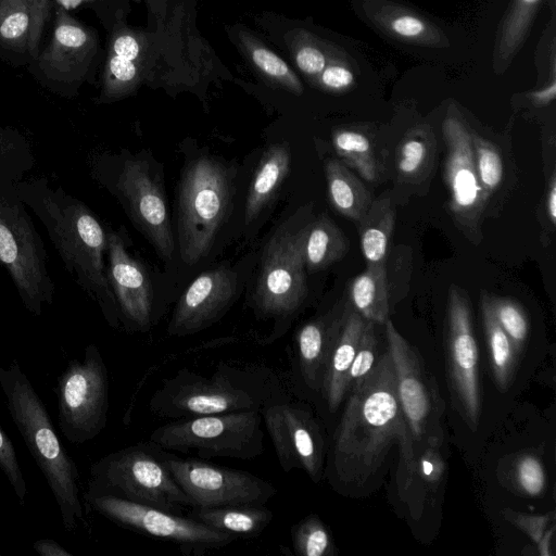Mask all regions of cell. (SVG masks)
Segmentation results:
<instances>
[{
	"instance_id": "6da1fadb",
	"label": "cell",
	"mask_w": 556,
	"mask_h": 556,
	"mask_svg": "<svg viewBox=\"0 0 556 556\" xmlns=\"http://www.w3.org/2000/svg\"><path fill=\"white\" fill-rule=\"evenodd\" d=\"M348 394L333 437L329 475L337 486H363L378 472L393 444L400 456L413 453L388 349Z\"/></svg>"
},
{
	"instance_id": "7a4b0ae2",
	"label": "cell",
	"mask_w": 556,
	"mask_h": 556,
	"mask_svg": "<svg viewBox=\"0 0 556 556\" xmlns=\"http://www.w3.org/2000/svg\"><path fill=\"white\" fill-rule=\"evenodd\" d=\"M15 188L46 227L68 274L97 302L109 325L118 328V309L104 266L106 231L96 215L61 187L51 188L45 178H24Z\"/></svg>"
},
{
	"instance_id": "3957f363",
	"label": "cell",
	"mask_w": 556,
	"mask_h": 556,
	"mask_svg": "<svg viewBox=\"0 0 556 556\" xmlns=\"http://www.w3.org/2000/svg\"><path fill=\"white\" fill-rule=\"evenodd\" d=\"M283 393L280 381L267 368L220 363L204 376L187 368L162 381L149 402L150 410L164 419L261 410L269 399Z\"/></svg>"
},
{
	"instance_id": "277c9868",
	"label": "cell",
	"mask_w": 556,
	"mask_h": 556,
	"mask_svg": "<svg viewBox=\"0 0 556 556\" xmlns=\"http://www.w3.org/2000/svg\"><path fill=\"white\" fill-rule=\"evenodd\" d=\"M0 388L25 445L54 496L64 529L84 521L79 472L59 439L47 408L17 362L0 366Z\"/></svg>"
},
{
	"instance_id": "5b68a950",
	"label": "cell",
	"mask_w": 556,
	"mask_h": 556,
	"mask_svg": "<svg viewBox=\"0 0 556 556\" xmlns=\"http://www.w3.org/2000/svg\"><path fill=\"white\" fill-rule=\"evenodd\" d=\"M152 441L112 452L90 467L89 494H104L182 515L193 507Z\"/></svg>"
},
{
	"instance_id": "8992f818",
	"label": "cell",
	"mask_w": 556,
	"mask_h": 556,
	"mask_svg": "<svg viewBox=\"0 0 556 556\" xmlns=\"http://www.w3.org/2000/svg\"><path fill=\"white\" fill-rule=\"evenodd\" d=\"M0 263L9 273L25 308L40 316L54 299L45 243L15 184L0 181Z\"/></svg>"
},
{
	"instance_id": "52a82bcc",
	"label": "cell",
	"mask_w": 556,
	"mask_h": 556,
	"mask_svg": "<svg viewBox=\"0 0 556 556\" xmlns=\"http://www.w3.org/2000/svg\"><path fill=\"white\" fill-rule=\"evenodd\" d=\"M227 169L212 157L194 160L184 172L178 197V236L182 261L198 263L210 251L229 214L232 191Z\"/></svg>"
},
{
	"instance_id": "ba28073f",
	"label": "cell",
	"mask_w": 556,
	"mask_h": 556,
	"mask_svg": "<svg viewBox=\"0 0 556 556\" xmlns=\"http://www.w3.org/2000/svg\"><path fill=\"white\" fill-rule=\"evenodd\" d=\"M260 410L197 416L168 421L149 440L168 452H193L199 458L253 459L263 454L264 431Z\"/></svg>"
},
{
	"instance_id": "9c48e42d",
	"label": "cell",
	"mask_w": 556,
	"mask_h": 556,
	"mask_svg": "<svg viewBox=\"0 0 556 556\" xmlns=\"http://www.w3.org/2000/svg\"><path fill=\"white\" fill-rule=\"evenodd\" d=\"M54 392L59 428L70 443L84 444L101 433L108 421L109 377L94 344L85 348L81 362H68Z\"/></svg>"
},
{
	"instance_id": "30bf717a",
	"label": "cell",
	"mask_w": 556,
	"mask_h": 556,
	"mask_svg": "<svg viewBox=\"0 0 556 556\" xmlns=\"http://www.w3.org/2000/svg\"><path fill=\"white\" fill-rule=\"evenodd\" d=\"M308 227L282 226L264 248L253 301L256 312L266 318L287 319L305 301L304 243Z\"/></svg>"
},
{
	"instance_id": "8fae6325",
	"label": "cell",
	"mask_w": 556,
	"mask_h": 556,
	"mask_svg": "<svg viewBox=\"0 0 556 556\" xmlns=\"http://www.w3.org/2000/svg\"><path fill=\"white\" fill-rule=\"evenodd\" d=\"M383 326L395 370L397 399L413 446L444 439V402L435 379L390 318Z\"/></svg>"
},
{
	"instance_id": "7c38bea8",
	"label": "cell",
	"mask_w": 556,
	"mask_h": 556,
	"mask_svg": "<svg viewBox=\"0 0 556 556\" xmlns=\"http://www.w3.org/2000/svg\"><path fill=\"white\" fill-rule=\"evenodd\" d=\"M445 364L453 405L467 427L475 432L481 415L479 348L469 300L455 286L450 288L447 298Z\"/></svg>"
},
{
	"instance_id": "4fadbf2b",
	"label": "cell",
	"mask_w": 556,
	"mask_h": 556,
	"mask_svg": "<svg viewBox=\"0 0 556 556\" xmlns=\"http://www.w3.org/2000/svg\"><path fill=\"white\" fill-rule=\"evenodd\" d=\"M88 506L132 531L169 541L182 548L204 552L230 544L236 536L190 517L104 494L85 493Z\"/></svg>"
},
{
	"instance_id": "5bb4252c",
	"label": "cell",
	"mask_w": 556,
	"mask_h": 556,
	"mask_svg": "<svg viewBox=\"0 0 556 556\" xmlns=\"http://www.w3.org/2000/svg\"><path fill=\"white\" fill-rule=\"evenodd\" d=\"M163 458L193 507L265 505L277 494L274 484L248 471L181 458L165 450Z\"/></svg>"
},
{
	"instance_id": "9a60e30c",
	"label": "cell",
	"mask_w": 556,
	"mask_h": 556,
	"mask_svg": "<svg viewBox=\"0 0 556 556\" xmlns=\"http://www.w3.org/2000/svg\"><path fill=\"white\" fill-rule=\"evenodd\" d=\"M260 412L282 471L302 469L318 482L324 471L326 443L311 410L288 400L283 392L265 402Z\"/></svg>"
},
{
	"instance_id": "2e32d148",
	"label": "cell",
	"mask_w": 556,
	"mask_h": 556,
	"mask_svg": "<svg viewBox=\"0 0 556 556\" xmlns=\"http://www.w3.org/2000/svg\"><path fill=\"white\" fill-rule=\"evenodd\" d=\"M442 131L446 146L443 178L448 191L450 211L465 236L478 241L489 195L478 179L471 132L454 106L447 111Z\"/></svg>"
},
{
	"instance_id": "e0dca14e",
	"label": "cell",
	"mask_w": 556,
	"mask_h": 556,
	"mask_svg": "<svg viewBox=\"0 0 556 556\" xmlns=\"http://www.w3.org/2000/svg\"><path fill=\"white\" fill-rule=\"evenodd\" d=\"M115 190L132 223L150 241L163 260L175 249L166 201L159 181L146 162L126 160L117 176Z\"/></svg>"
},
{
	"instance_id": "ac0fdd59",
	"label": "cell",
	"mask_w": 556,
	"mask_h": 556,
	"mask_svg": "<svg viewBox=\"0 0 556 556\" xmlns=\"http://www.w3.org/2000/svg\"><path fill=\"white\" fill-rule=\"evenodd\" d=\"M106 278L114 294L119 324L132 331H148L154 321L153 291L142 265L126 250L123 237L108 231Z\"/></svg>"
},
{
	"instance_id": "d6986e66",
	"label": "cell",
	"mask_w": 556,
	"mask_h": 556,
	"mask_svg": "<svg viewBox=\"0 0 556 556\" xmlns=\"http://www.w3.org/2000/svg\"><path fill=\"white\" fill-rule=\"evenodd\" d=\"M237 293V275L217 267L199 275L179 298L167 333L184 337L216 323L230 307Z\"/></svg>"
},
{
	"instance_id": "ffe728a7",
	"label": "cell",
	"mask_w": 556,
	"mask_h": 556,
	"mask_svg": "<svg viewBox=\"0 0 556 556\" xmlns=\"http://www.w3.org/2000/svg\"><path fill=\"white\" fill-rule=\"evenodd\" d=\"M444 439H432L413 446V454L400 457L396 483L401 500L413 517L418 518L443 484L446 460Z\"/></svg>"
},
{
	"instance_id": "44dd1931",
	"label": "cell",
	"mask_w": 556,
	"mask_h": 556,
	"mask_svg": "<svg viewBox=\"0 0 556 556\" xmlns=\"http://www.w3.org/2000/svg\"><path fill=\"white\" fill-rule=\"evenodd\" d=\"M90 46L86 29L64 11H59L51 42L39 59V67L49 79L72 83L81 76Z\"/></svg>"
},
{
	"instance_id": "7402d4cb",
	"label": "cell",
	"mask_w": 556,
	"mask_h": 556,
	"mask_svg": "<svg viewBox=\"0 0 556 556\" xmlns=\"http://www.w3.org/2000/svg\"><path fill=\"white\" fill-rule=\"evenodd\" d=\"M342 311L312 319L295 333L296 369L300 380L309 391L320 393L328 356L341 325Z\"/></svg>"
},
{
	"instance_id": "603a6c76",
	"label": "cell",
	"mask_w": 556,
	"mask_h": 556,
	"mask_svg": "<svg viewBox=\"0 0 556 556\" xmlns=\"http://www.w3.org/2000/svg\"><path fill=\"white\" fill-rule=\"evenodd\" d=\"M366 321L350 303L343 308L341 325L328 356L320 390L330 412H336L348 395V374Z\"/></svg>"
},
{
	"instance_id": "cb8c5ba5",
	"label": "cell",
	"mask_w": 556,
	"mask_h": 556,
	"mask_svg": "<svg viewBox=\"0 0 556 556\" xmlns=\"http://www.w3.org/2000/svg\"><path fill=\"white\" fill-rule=\"evenodd\" d=\"M363 11L375 25L402 41L430 47L447 42L435 25L402 5L386 0H365Z\"/></svg>"
},
{
	"instance_id": "d4e9b609",
	"label": "cell",
	"mask_w": 556,
	"mask_h": 556,
	"mask_svg": "<svg viewBox=\"0 0 556 556\" xmlns=\"http://www.w3.org/2000/svg\"><path fill=\"white\" fill-rule=\"evenodd\" d=\"M49 0H0V41L10 49L36 52Z\"/></svg>"
},
{
	"instance_id": "484cf974",
	"label": "cell",
	"mask_w": 556,
	"mask_h": 556,
	"mask_svg": "<svg viewBox=\"0 0 556 556\" xmlns=\"http://www.w3.org/2000/svg\"><path fill=\"white\" fill-rule=\"evenodd\" d=\"M290 168V149L275 143L263 153L251 181L244 206L247 223L255 219L273 199Z\"/></svg>"
},
{
	"instance_id": "4316f807",
	"label": "cell",
	"mask_w": 556,
	"mask_h": 556,
	"mask_svg": "<svg viewBox=\"0 0 556 556\" xmlns=\"http://www.w3.org/2000/svg\"><path fill=\"white\" fill-rule=\"evenodd\" d=\"M188 516L237 538L262 533L271 522L274 513L265 505H230L192 507Z\"/></svg>"
},
{
	"instance_id": "83f0119b",
	"label": "cell",
	"mask_w": 556,
	"mask_h": 556,
	"mask_svg": "<svg viewBox=\"0 0 556 556\" xmlns=\"http://www.w3.org/2000/svg\"><path fill=\"white\" fill-rule=\"evenodd\" d=\"M325 174L332 207L342 216L358 223L372 203L370 192L342 161L328 160Z\"/></svg>"
},
{
	"instance_id": "f1b7e54d",
	"label": "cell",
	"mask_w": 556,
	"mask_h": 556,
	"mask_svg": "<svg viewBox=\"0 0 556 556\" xmlns=\"http://www.w3.org/2000/svg\"><path fill=\"white\" fill-rule=\"evenodd\" d=\"M350 305L365 319L383 325L389 318L388 280L384 264L367 265L350 287Z\"/></svg>"
},
{
	"instance_id": "f546056e",
	"label": "cell",
	"mask_w": 556,
	"mask_h": 556,
	"mask_svg": "<svg viewBox=\"0 0 556 556\" xmlns=\"http://www.w3.org/2000/svg\"><path fill=\"white\" fill-rule=\"evenodd\" d=\"M395 224V210L389 197L372 200L357 223L363 256L367 265L384 264Z\"/></svg>"
},
{
	"instance_id": "4dcf8cb0",
	"label": "cell",
	"mask_w": 556,
	"mask_h": 556,
	"mask_svg": "<svg viewBox=\"0 0 556 556\" xmlns=\"http://www.w3.org/2000/svg\"><path fill=\"white\" fill-rule=\"evenodd\" d=\"M481 314L493 377L497 387L505 391L514 378L519 353L496 320L485 292L481 294Z\"/></svg>"
},
{
	"instance_id": "1f68e13d",
	"label": "cell",
	"mask_w": 556,
	"mask_h": 556,
	"mask_svg": "<svg viewBox=\"0 0 556 556\" xmlns=\"http://www.w3.org/2000/svg\"><path fill=\"white\" fill-rule=\"evenodd\" d=\"M350 249L343 231L327 215L309 224L304 243L305 268L317 271L341 260Z\"/></svg>"
},
{
	"instance_id": "d6a6232c",
	"label": "cell",
	"mask_w": 556,
	"mask_h": 556,
	"mask_svg": "<svg viewBox=\"0 0 556 556\" xmlns=\"http://www.w3.org/2000/svg\"><path fill=\"white\" fill-rule=\"evenodd\" d=\"M542 0H513L501 25L494 48V71L504 72L531 26L533 16Z\"/></svg>"
},
{
	"instance_id": "836d02e7",
	"label": "cell",
	"mask_w": 556,
	"mask_h": 556,
	"mask_svg": "<svg viewBox=\"0 0 556 556\" xmlns=\"http://www.w3.org/2000/svg\"><path fill=\"white\" fill-rule=\"evenodd\" d=\"M332 144L344 164L353 167L365 180L378 177L377 160L368 137L352 129H339L332 136Z\"/></svg>"
},
{
	"instance_id": "e575fe53",
	"label": "cell",
	"mask_w": 556,
	"mask_h": 556,
	"mask_svg": "<svg viewBox=\"0 0 556 556\" xmlns=\"http://www.w3.org/2000/svg\"><path fill=\"white\" fill-rule=\"evenodd\" d=\"M434 139L427 128L412 129L400 142L396 151V168L401 177H418L431 160Z\"/></svg>"
},
{
	"instance_id": "d590c367",
	"label": "cell",
	"mask_w": 556,
	"mask_h": 556,
	"mask_svg": "<svg viewBox=\"0 0 556 556\" xmlns=\"http://www.w3.org/2000/svg\"><path fill=\"white\" fill-rule=\"evenodd\" d=\"M29 144L20 134L0 127V181L17 184L34 166Z\"/></svg>"
},
{
	"instance_id": "8d00e7d4",
	"label": "cell",
	"mask_w": 556,
	"mask_h": 556,
	"mask_svg": "<svg viewBox=\"0 0 556 556\" xmlns=\"http://www.w3.org/2000/svg\"><path fill=\"white\" fill-rule=\"evenodd\" d=\"M291 541L299 556H332L336 553L328 528L315 514L307 515L292 527Z\"/></svg>"
},
{
	"instance_id": "74e56055",
	"label": "cell",
	"mask_w": 556,
	"mask_h": 556,
	"mask_svg": "<svg viewBox=\"0 0 556 556\" xmlns=\"http://www.w3.org/2000/svg\"><path fill=\"white\" fill-rule=\"evenodd\" d=\"M475 166L479 182L490 197L503 181L504 165L496 147L489 140L471 132Z\"/></svg>"
},
{
	"instance_id": "f35d334b",
	"label": "cell",
	"mask_w": 556,
	"mask_h": 556,
	"mask_svg": "<svg viewBox=\"0 0 556 556\" xmlns=\"http://www.w3.org/2000/svg\"><path fill=\"white\" fill-rule=\"evenodd\" d=\"M509 482L519 494L538 497L546 489V472L539 457L525 453L513 459L509 469Z\"/></svg>"
},
{
	"instance_id": "ab89813d",
	"label": "cell",
	"mask_w": 556,
	"mask_h": 556,
	"mask_svg": "<svg viewBox=\"0 0 556 556\" xmlns=\"http://www.w3.org/2000/svg\"><path fill=\"white\" fill-rule=\"evenodd\" d=\"M494 316L520 354L529 336L530 324L525 309L516 301L489 294Z\"/></svg>"
},
{
	"instance_id": "60d3db41",
	"label": "cell",
	"mask_w": 556,
	"mask_h": 556,
	"mask_svg": "<svg viewBox=\"0 0 556 556\" xmlns=\"http://www.w3.org/2000/svg\"><path fill=\"white\" fill-rule=\"evenodd\" d=\"M376 326L377 324L367 320L363 329L354 359L348 374V393L369 374L380 356L378 354Z\"/></svg>"
},
{
	"instance_id": "b9f144b4",
	"label": "cell",
	"mask_w": 556,
	"mask_h": 556,
	"mask_svg": "<svg viewBox=\"0 0 556 556\" xmlns=\"http://www.w3.org/2000/svg\"><path fill=\"white\" fill-rule=\"evenodd\" d=\"M0 470L7 477L15 495L23 504L27 495V485L22 473L15 448L9 435L0 426Z\"/></svg>"
},
{
	"instance_id": "7bdbcfd3",
	"label": "cell",
	"mask_w": 556,
	"mask_h": 556,
	"mask_svg": "<svg viewBox=\"0 0 556 556\" xmlns=\"http://www.w3.org/2000/svg\"><path fill=\"white\" fill-rule=\"evenodd\" d=\"M255 64L267 75L283 80L293 90L301 92L302 87L294 74L289 71L288 65L271 51L257 48L252 52Z\"/></svg>"
},
{
	"instance_id": "ee69618b",
	"label": "cell",
	"mask_w": 556,
	"mask_h": 556,
	"mask_svg": "<svg viewBox=\"0 0 556 556\" xmlns=\"http://www.w3.org/2000/svg\"><path fill=\"white\" fill-rule=\"evenodd\" d=\"M505 519L525 532L536 544L545 530L554 522V511L545 515H527L511 509L503 511Z\"/></svg>"
},
{
	"instance_id": "f6af8a7d",
	"label": "cell",
	"mask_w": 556,
	"mask_h": 556,
	"mask_svg": "<svg viewBox=\"0 0 556 556\" xmlns=\"http://www.w3.org/2000/svg\"><path fill=\"white\" fill-rule=\"evenodd\" d=\"M320 81L330 90L343 91L354 84V73L344 65H329L321 71Z\"/></svg>"
},
{
	"instance_id": "bcb514c9",
	"label": "cell",
	"mask_w": 556,
	"mask_h": 556,
	"mask_svg": "<svg viewBox=\"0 0 556 556\" xmlns=\"http://www.w3.org/2000/svg\"><path fill=\"white\" fill-rule=\"evenodd\" d=\"M296 63L304 73L314 75L321 73L325 68L326 56L319 49L306 46L296 53Z\"/></svg>"
},
{
	"instance_id": "7dc6e473",
	"label": "cell",
	"mask_w": 556,
	"mask_h": 556,
	"mask_svg": "<svg viewBox=\"0 0 556 556\" xmlns=\"http://www.w3.org/2000/svg\"><path fill=\"white\" fill-rule=\"evenodd\" d=\"M109 71L112 79L118 83L130 81L136 75V66L132 61L114 54L109 62Z\"/></svg>"
},
{
	"instance_id": "c3c4849f",
	"label": "cell",
	"mask_w": 556,
	"mask_h": 556,
	"mask_svg": "<svg viewBox=\"0 0 556 556\" xmlns=\"http://www.w3.org/2000/svg\"><path fill=\"white\" fill-rule=\"evenodd\" d=\"M113 50L116 55L132 61L138 56L139 45L134 37L122 35L115 39Z\"/></svg>"
},
{
	"instance_id": "681fc988",
	"label": "cell",
	"mask_w": 556,
	"mask_h": 556,
	"mask_svg": "<svg viewBox=\"0 0 556 556\" xmlns=\"http://www.w3.org/2000/svg\"><path fill=\"white\" fill-rule=\"evenodd\" d=\"M556 97V81L553 75V78L549 84L544 86L541 89H536L529 93V98L531 102L535 106H546L549 105Z\"/></svg>"
},
{
	"instance_id": "f907efd6",
	"label": "cell",
	"mask_w": 556,
	"mask_h": 556,
	"mask_svg": "<svg viewBox=\"0 0 556 556\" xmlns=\"http://www.w3.org/2000/svg\"><path fill=\"white\" fill-rule=\"evenodd\" d=\"M33 547L40 556H72L68 551L52 539L37 540Z\"/></svg>"
},
{
	"instance_id": "816d5d0a",
	"label": "cell",
	"mask_w": 556,
	"mask_h": 556,
	"mask_svg": "<svg viewBox=\"0 0 556 556\" xmlns=\"http://www.w3.org/2000/svg\"><path fill=\"white\" fill-rule=\"evenodd\" d=\"M545 207L547 218L549 219L552 225L556 223V181L555 175H552V178L548 184L547 194L545 200Z\"/></svg>"
},
{
	"instance_id": "f5cc1de1",
	"label": "cell",
	"mask_w": 556,
	"mask_h": 556,
	"mask_svg": "<svg viewBox=\"0 0 556 556\" xmlns=\"http://www.w3.org/2000/svg\"><path fill=\"white\" fill-rule=\"evenodd\" d=\"M555 535L554 522L545 530L540 541L535 544L541 556H553V541Z\"/></svg>"
},
{
	"instance_id": "db71d44e",
	"label": "cell",
	"mask_w": 556,
	"mask_h": 556,
	"mask_svg": "<svg viewBox=\"0 0 556 556\" xmlns=\"http://www.w3.org/2000/svg\"><path fill=\"white\" fill-rule=\"evenodd\" d=\"M88 0H55L61 9L73 10Z\"/></svg>"
}]
</instances>
